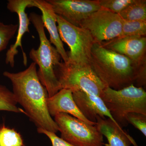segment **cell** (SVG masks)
Wrapping results in <instances>:
<instances>
[{
    "instance_id": "cell-1",
    "label": "cell",
    "mask_w": 146,
    "mask_h": 146,
    "mask_svg": "<svg viewBox=\"0 0 146 146\" xmlns=\"http://www.w3.org/2000/svg\"><path fill=\"white\" fill-rule=\"evenodd\" d=\"M3 75L11 81L16 101L23 107L25 114L37 128L54 133L59 131L58 126L49 113L47 100L49 97L39 80L35 63H31L22 72L5 71Z\"/></svg>"
},
{
    "instance_id": "cell-2",
    "label": "cell",
    "mask_w": 146,
    "mask_h": 146,
    "mask_svg": "<svg viewBox=\"0 0 146 146\" xmlns=\"http://www.w3.org/2000/svg\"><path fill=\"white\" fill-rule=\"evenodd\" d=\"M91 65L106 87L120 90L133 84L137 65L128 58L94 43L91 53Z\"/></svg>"
},
{
    "instance_id": "cell-3",
    "label": "cell",
    "mask_w": 146,
    "mask_h": 146,
    "mask_svg": "<svg viewBox=\"0 0 146 146\" xmlns=\"http://www.w3.org/2000/svg\"><path fill=\"white\" fill-rule=\"evenodd\" d=\"M29 18L36 29L40 41L37 49L31 50L30 58L39 66L38 78L50 98L62 89L54 71L55 68L60 63L61 56L46 36L42 16L32 12Z\"/></svg>"
},
{
    "instance_id": "cell-4",
    "label": "cell",
    "mask_w": 146,
    "mask_h": 146,
    "mask_svg": "<svg viewBox=\"0 0 146 146\" xmlns=\"http://www.w3.org/2000/svg\"><path fill=\"white\" fill-rule=\"evenodd\" d=\"M100 98L118 125H128L127 115L131 112L146 115V92L143 87L134 84L120 90L106 87Z\"/></svg>"
},
{
    "instance_id": "cell-5",
    "label": "cell",
    "mask_w": 146,
    "mask_h": 146,
    "mask_svg": "<svg viewBox=\"0 0 146 146\" xmlns=\"http://www.w3.org/2000/svg\"><path fill=\"white\" fill-rule=\"evenodd\" d=\"M54 71L62 89H69L72 92L83 91L100 97L106 87L91 65L60 62Z\"/></svg>"
},
{
    "instance_id": "cell-6",
    "label": "cell",
    "mask_w": 146,
    "mask_h": 146,
    "mask_svg": "<svg viewBox=\"0 0 146 146\" xmlns=\"http://www.w3.org/2000/svg\"><path fill=\"white\" fill-rule=\"evenodd\" d=\"M58 29L62 42L70 48L68 61L72 64L91 65L92 47L96 43L87 30L74 25L56 15Z\"/></svg>"
},
{
    "instance_id": "cell-7",
    "label": "cell",
    "mask_w": 146,
    "mask_h": 146,
    "mask_svg": "<svg viewBox=\"0 0 146 146\" xmlns=\"http://www.w3.org/2000/svg\"><path fill=\"white\" fill-rule=\"evenodd\" d=\"M54 121L61 138L74 146H103V136L96 125L89 124L66 113L58 114Z\"/></svg>"
},
{
    "instance_id": "cell-8",
    "label": "cell",
    "mask_w": 146,
    "mask_h": 146,
    "mask_svg": "<svg viewBox=\"0 0 146 146\" xmlns=\"http://www.w3.org/2000/svg\"><path fill=\"white\" fill-rule=\"evenodd\" d=\"M123 22L119 14L102 8L82 21L80 27L88 30L95 42L100 44L119 37Z\"/></svg>"
},
{
    "instance_id": "cell-9",
    "label": "cell",
    "mask_w": 146,
    "mask_h": 146,
    "mask_svg": "<svg viewBox=\"0 0 146 146\" xmlns=\"http://www.w3.org/2000/svg\"><path fill=\"white\" fill-rule=\"evenodd\" d=\"M56 15L80 27L81 22L102 8L98 0H47Z\"/></svg>"
},
{
    "instance_id": "cell-10",
    "label": "cell",
    "mask_w": 146,
    "mask_h": 146,
    "mask_svg": "<svg viewBox=\"0 0 146 146\" xmlns=\"http://www.w3.org/2000/svg\"><path fill=\"white\" fill-rule=\"evenodd\" d=\"M33 0H9L7 8L9 11L18 14L19 19L18 25V34L15 43L11 45L7 50L6 54L5 63L9 64L13 68L15 64V56L18 54V47H21L22 50L24 58V64L26 65L27 63L25 53L22 48V39L26 33H29V26L30 23L29 18L25 12L27 7H33Z\"/></svg>"
},
{
    "instance_id": "cell-11",
    "label": "cell",
    "mask_w": 146,
    "mask_h": 146,
    "mask_svg": "<svg viewBox=\"0 0 146 146\" xmlns=\"http://www.w3.org/2000/svg\"><path fill=\"white\" fill-rule=\"evenodd\" d=\"M100 44L105 48L128 58L136 65L146 59L145 36L119 37Z\"/></svg>"
},
{
    "instance_id": "cell-12",
    "label": "cell",
    "mask_w": 146,
    "mask_h": 146,
    "mask_svg": "<svg viewBox=\"0 0 146 146\" xmlns=\"http://www.w3.org/2000/svg\"><path fill=\"white\" fill-rule=\"evenodd\" d=\"M72 94L76 104L87 120L96 123L98 116L104 119L107 117L117 123L100 97L83 91H74Z\"/></svg>"
},
{
    "instance_id": "cell-13",
    "label": "cell",
    "mask_w": 146,
    "mask_h": 146,
    "mask_svg": "<svg viewBox=\"0 0 146 146\" xmlns=\"http://www.w3.org/2000/svg\"><path fill=\"white\" fill-rule=\"evenodd\" d=\"M33 7H36L41 11L44 27L50 34V42L54 44L59 53L63 62L68 61V54L64 48L58 29L56 14L51 5L45 0H33Z\"/></svg>"
},
{
    "instance_id": "cell-14",
    "label": "cell",
    "mask_w": 146,
    "mask_h": 146,
    "mask_svg": "<svg viewBox=\"0 0 146 146\" xmlns=\"http://www.w3.org/2000/svg\"><path fill=\"white\" fill-rule=\"evenodd\" d=\"M47 106L51 117H54L59 113H66L89 124L96 125V123L90 121L82 115L74 100L72 92L69 89H61L52 97L49 98Z\"/></svg>"
},
{
    "instance_id": "cell-15",
    "label": "cell",
    "mask_w": 146,
    "mask_h": 146,
    "mask_svg": "<svg viewBox=\"0 0 146 146\" xmlns=\"http://www.w3.org/2000/svg\"><path fill=\"white\" fill-rule=\"evenodd\" d=\"M96 125L103 136L107 138V146H138L127 131L109 118L104 119L98 116Z\"/></svg>"
},
{
    "instance_id": "cell-16",
    "label": "cell",
    "mask_w": 146,
    "mask_h": 146,
    "mask_svg": "<svg viewBox=\"0 0 146 146\" xmlns=\"http://www.w3.org/2000/svg\"><path fill=\"white\" fill-rule=\"evenodd\" d=\"M119 15L125 21H146V0H134Z\"/></svg>"
},
{
    "instance_id": "cell-17",
    "label": "cell",
    "mask_w": 146,
    "mask_h": 146,
    "mask_svg": "<svg viewBox=\"0 0 146 146\" xmlns=\"http://www.w3.org/2000/svg\"><path fill=\"white\" fill-rule=\"evenodd\" d=\"M17 104L13 92L6 86L0 84V111L25 113L23 110L17 107Z\"/></svg>"
},
{
    "instance_id": "cell-18",
    "label": "cell",
    "mask_w": 146,
    "mask_h": 146,
    "mask_svg": "<svg viewBox=\"0 0 146 146\" xmlns=\"http://www.w3.org/2000/svg\"><path fill=\"white\" fill-rule=\"evenodd\" d=\"M0 146H24L20 133L4 124L0 127Z\"/></svg>"
},
{
    "instance_id": "cell-19",
    "label": "cell",
    "mask_w": 146,
    "mask_h": 146,
    "mask_svg": "<svg viewBox=\"0 0 146 146\" xmlns=\"http://www.w3.org/2000/svg\"><path fill=\"white\" fill-rule=\"evenodd\" d=\"M146 35V21L123 20L121 34L119 37Z\"/></svg>"
},
{
    "instance_id": "cell-20",
    "label": "cell",
    "mask_w": 146,
    "mask_h": 146,
    "mask_svg": "<svg viewBox=\"0 0 146 146\" xmlns=\"http://www.w3.org/2000/svg\"><path fill=\"white\" fill-rule=\"evenodd\" d=\"M18 25H5L0 21V52L6 48L18 30Z\"/></svg>"
},
{
    "instance_id": "cell-21",
    "label": "cell",
    "mask_w": 146,
    "mask_h": 146,
    "mask_svg": "<svg viewBox=\"0 0 146 146\" xmlns=\"http://www.w3.org/2000/svg\"><path fill=\"white\" fill-rule=\"evenodd\" d=\"M134 1V0H98L100 5L102 8L118 14Z\"/></svg>"
},
{
    "instance_id": "cell-22",
    "label": "cell",
    "mask_w": 146,
    "mask_h": 146,
    "mask_svg": "<svg viewBox=\"0 0 146 146\" xmlns=\"http://www.w3.org/2000/svg\"><path fill=\"white\" fill-rule=\"evenodd\" d=\"M127 120L146 136V115L137 112H131L127 115Z\"/></svg>"
},
{
    "instance_id": "cell-23",
    "label": "cell",
    "mask_w": 146,
    "mask_h": 146,
    "mask_svg": "<svg viewBox=\"0 0 146 146\" xmlns=\"http://www.w3.org/2000/svg\"><path fill=\"white\" fill-rule=\"evenodd\" d=\"M37 131L39 133H43L48 136L50 140L52 146H74L64 141L62 138H59L53 132L38 128H37Z\"/></svg>"
}]
</instances>
